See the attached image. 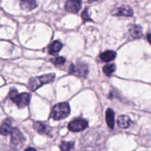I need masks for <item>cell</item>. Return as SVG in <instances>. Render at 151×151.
<instances>
[{"label": "cell", "instance_id": "obj_1", "mask_svg": "<svg viewBox=\"0 0 151 151\" xmlns=\"http://www.w3.org/2000/svg\"><path fill=\"white\" fill-rule=\"evenodd\" d=\"M70 114V106L67 103H60L53 106L50 113V118L54 120H61Z\"/></svg>", "mask_w": 151, "mask_h": 151}, {"label": "cell", "instance_id": "obj_2", "mask_svg": "<svg viewBox=\"0 0 151 151\" xmlns=\"http://www.w3.org/2000/svg\"><path fill=\"white\" fill-rule=\"evenodd\" d=\"M9 98L12 100L19 108H24L29 105L31 99V94L29 93L18 94L17 90L12 88L9 92Z\"/></svg>", "mask_w": 151, "mask_h": 151}, {"label": "cell", "instance_id": "obj_3", "mask_svg": "<svg viewBox=\"0 0 151 151\" xmlns=\"http://www.w3.org/2000/svg\"><path fill=\"white\" fill-rule=\"evenodd\" d=\"M55 78V75L54 73L47 74V75H43L39 77L32 78L29 81V84H28V88L31 91H34L44 84H48L50 83L53 82Z\"/></svg>", "mask_w": 151, "mask_h": 151}, {"label": "cell", "instance_id": "obj_4", "mask_svg": "<svg viewBox=\"0 0 151 151\" xmlns=\"http://www.w3.org/2000/svg\"><path fill=\"white\" fill-rule=\"evenodd\" d=\"M69 72L71 75H75L80 78H86L88 72V66L84 63H78L77 64L72 63L69 67Z\"/></svg>", "mask_w": 151, "mask_h": 151}, {"label": "cell", "instance_id": "obj_5", "mask_svg": "<svg viewBox=\"0 0 151 151\" xmlns=\"http://www.w3.org/2000/svg\"><path fill=\"white\" fill-rule=\"evenodd\" d=\"M10 134L11 135V145H13L16 149H20L25 142V138L23 134L17 128H12Z\"/></svg>", "mask_w": 151, "mask_h": 151}, {"label": "cell", "instance_id": "obj_6", "mask_svg": "<svg viewBox=\"0 0 151 151\" xmlns=\"http://www.w3.org/2000/svg\"><path fill=\"white\" fill-rule=\"evenodd\" d=\"M88 122L83 118H76L71 121L68 125V129L72 132H80L88 127Z\"/></svg>", "mask_w": 151, "mask_h": 151}, {"label": "cell", "instance_id": "obj_7", "mask_svg": "<svg viewBox=\"0 0 151 151\" xmlns=\"http://www.w3.org/2000/svg\"><path fill=\"white\" fill-rule=\"evenodd\" d=\"M81 0H67L65 4V10L72 13H78L81 9Z\"/></svg>", "mask_w": 151, "mask_h": 151}, {"label": "cell", "instance_id": "obj_8", "mask_svg": "<svg viewBox=\"0 0 151 151\" xmlns=\"http://www.w3.org/2000/svg\"><path fill=\"white\" fill-rule=\"evenodd\" d=\"M111 14L115 16H125L131 17L134 15V11L129 6H122L119 8L115 9L114 11L111 12Z\"/></svg>", "mask_w": 151, "mask_h": 151}, {"label": "cell", "instance_id": "obj_9", "mask_svg": "<svg viewBox=\"0 0 151 151\" xmlns=\"http://www.w3.org/2000/svg\"><path fill=\"white\" fill-rule=\"evenodd\" d=\"M12 130V122L10 119H4L0 125V134L2 136H7Z\"/></svg>", "mask_w": 151, "mask_h": 151}, {"label": "cell", "instance_id": "obj_10", "mask_svg": "<svg viewBox=\"0 0 151 151\" xmlns=\"http://www.w3.org/2000/svg\"><path fill=\"white\" fill-rule=\"evenodd\" d=\"M33 128L39 134H47V135H48L50 134L49 127H47L46 124L39 122V121H36V122H34Z\"/></svg>", "mask_w": 151, "mask_h": 151}, {"label": "cell", "instance_id": "obj_11", "mask_svg": "<svg viewBox=\"0 0 151 151\" xmlns=\"http://www.w3.org/2000/svg\"><path fill=\"white\" fill-rule=\"evenodd\" d=\"M20 7L22 10L30 11L37 7L36 0H20Z\"/></svg>", "mask_w": 151, "mask_h": 151}, {"label": "cell", "instance_id": "obj_12", "mask_svg": "<svg viewBox=\"0 0 151 151\" xmlns=\"http://www.w3.org/2000/svg\"><path fill=\"white\" fill-rule=\"evenodd\" d=\"M63 48V44L59 41H54L50 46L48 48V52L52 55H55Z\"/></svg>", "mask_w": 151, "mask_h": 151}, {"label": "cell", "instance_id": "obj_13", "mask_svg": "<svg viewBox=\"0 0 151 151\" xmlns=\"http://www.w3.org/2000/svg\"><path fill=\"white\" fill-rule=\"evenodd\" d=\"M131 124V120L129 116L126 115H120L117 117V125L121 128H128Z\"/></svg>", "mask_w": 151, "mask_h": 151}, {"label": "cell", "instance_id": "obj_14", "mask_svg": "<svg viewBox=\"0 0 151 151\" xmlns=\"http://www.w3.org/2000/svg\"><path fill=\"white\" fill-rule=\"evenodd\" d=\"M116 52L113 51V50H107V51L104 52H102L100 54V58L103 61L108 63V62H111L114 60L116 58Z\"/></svg>", "mask_w": 151, "mask_h": 151}, {"label": "cell", "instance_id": "obj_15", "mask_svg": "<svg viewBox=\"0 0 151 151\" xmlns=\"http://www.w3.org/2000/svg\"><path fill=\"white\" fill-rule=\"evenodd\" d=\"M106 120L109 128L111 129H114L115 124L114 112L111 109H108L106 113Z\"/></svg>", "mask_w": 151, "mask_h": 151}, {"label": "cell", "instance_id": "obj_16", "mask_svg": "<svg viewBox=\"0 0 151 151\" xmlns=\"http://www.w3.org/2000/svg\"><path fill=\"white\" fill-rule=\"evenodd\" d=\"M129 34L134 39L141 38L142 36V28L139 25H133L129 29Z\"/></svg>", "mask_w": 151, "mask_h": 151}, {"label": "cell", "instance_id": "obj_17", "mask_svg": "<svg viewBox=\"0 0 151 151\" xmlns=\"http://www.w3.org/2000/svg\"><path fill=\"white\" fill-rule=\"evenodd\" d=\"M103 71L105 75L107 77L111 76L112 74L116 71V65L111 63V64H107L103 68Z\"/></svg>", "mask_w": 151, "mask_h": 151}, {"label": "cell", "instance_id": "obj_18", "mask_svg": "<svg viewBox=\"0 0 151 151\" xmlns=\"http://www.w3.org/2000/svg\"><path fill=\"white\" fill-rule=\"evenodd\" d=\"M75 146V143L73 142H62L60 145V148L61 150L67 151L72 150Z\"/></svg>", "mask_w": 151, "mask_h": 151}, {"label": "cell", "instance_id": "obj_19", "mask_svg": "<svg viewBox=\"0 0 151 151\" xmlns=\"http://www.w3.org/2000/svg\"><path fill=\"white\" fill-rule=\"evenodd\" d=\"M51 62L56 66H61L66 62V58L63 57H56L55 58L51 59Z\"/></svg>", "mask_w": 151, "mask_h": 151}, {"label": "cell", "instance_id": "obj_20", "mask_svg": "<svg viewBox=\"0 0 151 151\" xmlns=\"http://www.w3.org/2000/svg\"><path fill=\"white\" fill-rule=\"evenodd\" d=\"M81 17H82L83 20L84 22H88V21H90V22H93V19H91V17L88 15V7H86L84 9L83 11L81 13Z\"/></svg>", "mask_w": 151, "mask_h": 151}, {"label": "cell", "instance_id": "obj_21", "mask_svg": "<svg viewBox=\"0 0 151 151\" xmlns=\"http://www.w3.org/2000/svg\"><path fill=\"white\" fill-rule=\"evenodd\" d=\"M99 1V0H88V1L89 3H91V2H94V1Z\"/></svg>", "mask_w": 151, "mask_h": 151}, {"label": "cell", "instance_id": "obj_22", "mask_svg": "<svg viewBox=\"0 0 151 151\" xmlns=\"http://www.w3.org/2000/svg\"><path fill=\"white\" fill-rule=\"evenodd\" d=\"M150 33H148L147 34V41H148V42H150Z\"/></svg>", "mask_w": 151, "mask_h": 151}, {"label": "cell", "instance_id": "obj_23", "mask_svg": "<svg viewBox=\"0 0 151 151\" xmlns=\"http://www.w3.org/2000/svg\"><path fill=\"white\" fill-rule=\"evenodd\" d=\"M26 150H35V149L32 148V147H29V148H27Z\"/></svg>", "mask_w": 151, "mask_h": 151}]
</instances>
